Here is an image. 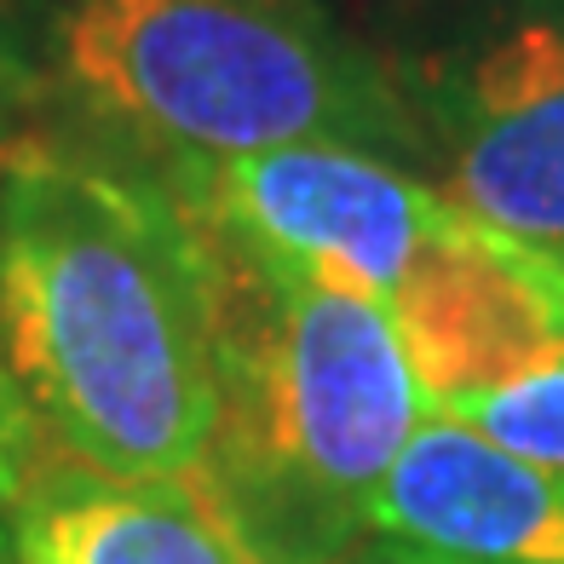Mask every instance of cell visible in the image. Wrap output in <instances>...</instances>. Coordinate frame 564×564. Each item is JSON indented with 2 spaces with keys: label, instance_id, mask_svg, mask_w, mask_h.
Returning a JSON list of instances; mask_svg holds the SVG:
<instances>
[{
  "label": "cell",
  "instance_id": "277c9868",
  "mask_svg": "<svg viewBox=\"0 0 564 564\" xmlns=\"http://www.w3.org/2000/svg\"><path fill=\"white\" fill-rule=\"evenodd\" d=\"M167 191L202 230L282 271L369 294L380 312L467 214L392 156L351 144H282L230 162H167Z\"/></svg>",
  "mask_w": 564,
  "mask_h": 564
},
{
  "label": "cell",
  "instance_id": "52a82bcc",
  "mask_svg": "<svg viewBox=\"0 0 564 564\" xmlns=\"http://www.w3.org/2000/svg\"><path fill=\"white\" fill-rule=\"evenodd\" d=\"M12 564H260L191 478L121 484L69 467L30 490Z\"/></svg>",
  "mask_w": 564,
  "mask_h": 564
},
{
  "label": "cell",
  "instance_id": "9c48e42d",
  "mask_svg": "<svg viewBox=\"0 0 564 564\" xmlns=\"http://www.w3.org/2000/svg\"><path fill=\"white\" fill-rule=\"evenodd\" d=\"M41 432L30 421V409L18 403L12 380L0 375V564H12V530H18V512L30 501V460H35Z\"/></svg>",
  "mask_w": 564,
  "mask_h": 564
},
{
  "label": "cell",
  "instance_id": "8992f818",
  "mask_svg": "<svg viewBox=\"0 0 564 564\" xmlns=\"http://www.w3.org/2000/svg\"><path fill=\"white\" fill-rule=\"evenodd\" d=\"M369 530L460 564H564V473L432 409L380 484Z\"/></svg>",
  "mask_w": 564,
  "mask_h": 564
},
{
  "label": "cell",
  "instance_id": "7a4b0ae2",
  "mask_svg": "<svg viewBox=\"0 0 564 564\" xmlns=\"http://www.w3.org/2000/svg\"><path fill=\"white\" fill-rule=\"evenodd\" d=\"M202 230V225H196ZM219 317V421L196 496L260 564H346L432 415L369 294L282 271L202 230Z\"/></svg>",
  "mask_w": 564,
  "mask_h": 564
},
{
  "label": "cell",
  "instance_id": "6da1fadb",
  "mask_svg": "<svg viewBox=\"0 0 564 564\" xmlns=\"http://www.w3.org/2000/svg\"><path fill=\"white\" fill-rule=\"evenodd\" d=\"M0 375L69 467L196 478L219 421V317L173 191L53 133L0 144Z\"/></svg>",
  "mask_w": 564,
  "mask_h": 564
},
{
  "label": "cell",
  "instance_id": "30bf717a",
  "mask_svg": "<svg viewBox=\"0 0 564 564\" xmlns=\"http://www.w3.org/2000/svg\"><path fill=\"white\" fill-rule=\"evenodd\" d=\"M346 564H460V558H444V553H426V547H409V542H364Z\"/></svg>",
  "mask_w": 564,
  "mask_h": 564
},
{
  "label": "cell",
  "instance_id": "3957f363",
  "mask_svg": "<svg viewBox=\"0 0 564 564\" xmlns=\"http://www.w3.org/2000/svg\"><path fill=\"white\" fill-rule=\"evenodd\" d=\"M46 53L75 105L167 162L421 144L392 69L300 0H58Z\"/></svg>",
  "mask_w": 564,
  "mask_h": 564
},
{
  "label": "cell",
  "instance_id": "ba28073f",
  "mask_svg": "<svg viewBox=\"0 0 564 564\" xmlns=\"http://www.w3.org/2000/svg\"><path fill=\"white\" fill-rule=\"evenodd\" d=\"M444 415L467 421L473 432H484L507 455H524L535 467L564 473V340H553L524 369H512L507 380L444 409Z\"/></svg>",
  "mask_w": 564,
  "mask_h": 564
},
{
  "label": "cell",
  "instance_id": "5b68a950",
  "mask_svg": "<svg viewBox=\"0 0 564 564\" xmlns=\"http://www.w3.org/2000/svg\"><path fill=\"white\" fill-rule=\"evenodd\" d=\"M398 93L455 208L564 265V0L496 12Z\"/></svg>",
  "mask_w": 564,
  "mask_h": 564
}]
</instances>
